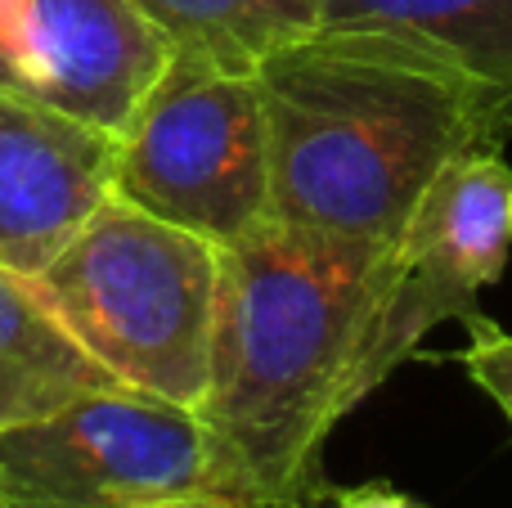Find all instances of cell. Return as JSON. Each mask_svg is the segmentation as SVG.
I'll use <instances>...</instances> for the list:
<instances>
[{
	"instance_id": "6da1fadb",
	"label": "cell",
	"mask_w": 512,
	"mask_h": 508,
	"mask_svg": "<svg viewBox=\"0 0 512 508\" xmlns=\"http://www.w3.org/2000/svg\"><path fill=\"white\" fill-rule=\"evenodd\" d=\"M387 248L274 221L221 248L212 378L194 410L216 495L243 508H324V446L351 414Z\"/></svg>"
},
{
	"instance_id": "5bb4252c",
	"label": "cell",
	"mask_w": 512,
	"mask_h": 508,
	"mask_svg": "<svg viewBox=\"0 0 512 508\" xmlns=\"http://www.w3.org/2000/svg\"><path fill=\"white\" fill-rule=\"evenodd\" d=\"M135 508H243V504L225 500V495H171V500H149Z\"/></svg>"
},
{
	"instance_id": "5b68a950",
	"label": "cell",
	"mask_w": 512,
	"mask_h": 508,
	"mask_svg": "<svg viewBox=\"0 0 512 508\" xmlns=\"http://www.w3.org/2000/svg\"><path fill=\"white\" fill-rule=\"evenodd\" d=\"M512 252V167L499 149H472L432 180L405 230L387 248L373 320L351 369V410L405 365L445 320H486L490 288Z\"/></svg>"
},
{
	"instance_id": "ba28073f",
	"label": "cell",
	"mask_w": 512,
	"mask_h": 508,
	"mask_svg": "<svg viewBox=\"0 0 512 508\" xmlns=\"http://www.w3.org/2000/svg\"><path fill=\"white\" fill-rule=\"evenodd\" d=\"M117 140L0 90V266L41 275L113 194Z\"/></svg>"
},
{
	"instance_id": "52a82bcc",
	"label": "cell",
	"mask_w": 512,
	"mask_h": 508,
	"mask_svg": "<svg viewBox=\"0 0 512 508\" xmlns=\"http://www.w3.org/2000/svg\"><path fill=\"white\" fill-rule=\"evenodd\" d=\"M135 0H0V90L122 135L171 59Z\"/></svg>"
},
{
	"instance_id": "30bf717a",
	"label": "cell",
	"mask_w": 512,
	"mask_h": 508,
	"mask_svg": "<svg viewBox=\"0 0 512 508\" xmlns=\"http://www.w3.org/2000/svg\"><path fill=\"white\" fill-rule=\"evenodd\" d=\"M122 387L36 297L32 279L0 266V432Z\"/></svg>"
},
{
	"instance_id": "7c38bea8",
	"label": "cell",
	"mask_w": 512,
	"mask_h": 508,
	"mask_svg": "<svg viewBox=\"0 0 512 508\" xmlns=\"http://www.w3.org/2000/svg\"><path fill=\"white\" fill-rule=\"evenodd\" d=\"M459 365L468 369V378L504 410L512 423V333H504L495 320H477L468 329V347H463Z\"/></svg>"
},
{
	"instance_id": "4fadbf2b",
	"label": "cell",
	"mask_w": 512,
	"mask_h": 508,
	"mask_svg": "<svg viewBox=\"0 0 512 508\" xmlns=\"http://www.w3.org/2000/svg\"><path fill=\"white\" fill-rule=\"evenodd\" d=\"M333 508H427V504H418L414 495L396 491L387 482H364V486H351V491H337Z\"/></svg>"
},
{
	"instance_id": "9c48e42d",
	"label": "cell",
	"mask_w": 512,
	"mask_h": 508,
	"mask_svg": "<svg viewBox=\"0 0 512 508\" xmlns=\"http://www.w3.org/2000/svg\"><path fill=\"white\" fill-rule=\"evenodd\" d=\"M319 27L378 32L436 54L512 126V0H319Z\"/></svg>"
},
{
	"instance_id": "7a4b0ae2",
	"label": "cell",
	"mask_w": 512,
	"mask_h": 508,
	"mask_svg": "<svg viewBox=\"0 0 512 508\" xmlns=\"http://www.w3.org/2000/svg\"><path fill=\"white\" fill-rule=\"evenodd\" d=\"M270 158V221L396 243L454 158L499 149L512 126L445 59L378 32H333L256 63Z\"/></svg>"
},
{
	"instance_id": "9a60e30c",
	"label": "cell",
	"mask_w": 512,
	"mask_h": 508,
	"mask_svg": "<svg viewBox=\"0 0 512 508\" xmlns=\"http://www.w3.org/2000/svg\"><path fill=\"white\" fill-rule=\"evenodd\" d=\"M0 508H9V500H5V495H0Z\"/></svg>"
},
{
	"instance_id": "3957f363",
	"label": "cell",
	"mask_w": 512,
	"mask_h": 508,
	"mask_svg": "<svg viewBox=\"0 0 512 508\" xmlns=\"http://www.w3.org/2000/svg\"><path fill=\"white\" fill-rule=\"evenodd\" d=\"M50 315L122 387L198 410L212 378L221 248L108 194L32 275Z\"/></svg>"
},
{
	"instance_id": "8992f818",
	"label": "cell",
	"mask_w": 512,
	"mask_h": 508,
	"mask_svg": "<svg viewBox=\"0 0 512 508\" xmlns=\"http://www.w3.org/2000/svg\"><path fill=\"white\" fill-rule=\"evenodd\" d=\"M9 508H135L216 495L207 428L194 410L113 387L0 432Z\"/></svg>"
},
{
	"instance_id": "8fae6325",
	"label": "cell",
	"mask_w": 512,
	"mask_h": 508,
	"mask_svg": "<svg viewBox=\"0 0 512 508\" xmlns=\"http://www.w3.org/2000/svg\"><path fill=\"white\" fill-rule=\"evenodd\" d=\"M176 45L256 68L270 50L319 27V0H135Z\"/></svg>"
},
{
	"instance_id": "277c9868",
	"label": "cell",
	"mask_w": 512,
	"mask_h": 508,
	"mask_svg": "<svg viewBox=\"0 0 512 508\" xmlns=\"http://www.w3.org/2000/svg\"><path fill=\"white\" fill-rule=\"evenodd\" d=\"M113 194L230 248L270 221V158L256 68L171 45L167 68L117 135Z\"/></svg>"
}]
</instances>
